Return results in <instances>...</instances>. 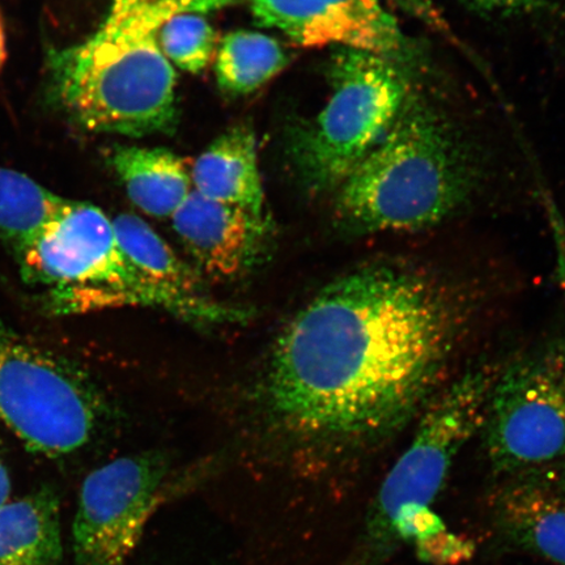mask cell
Returning a JSON list of instances; mask_svg holds the SVG:
<instances>
[{
	"label": "cell",
	"instance_id": "cell-1",
	"mask_svg": "<svg viewBox=\"0 0 565 565\" xmlns=\"http://www.w3.org/2000/svg\"><path fill=\"white\" fill-rule=\"evenodd\" d=\"M478 308L468 287L435 268L401 258L359 266L281 331L267 408L323 455L376 454L441 391Z\"/></svg>",
	"mask_w": 565,
	"mask_h": 565
},
{
	"label": "cell",
	"instance_id": "cell-2",
	"mask_svg": "<svg viewBox=\"0 0 565 565\" xmlns=\"http://www.w3.org/2000/svg\"><path fill=\"white\" fill-rule=\"evenodd\" d=\"M227 0H113L86 42L49 53L53 89L70 116L95 132L141 137L175 124V73L159 44L175 13L215 11Z\"/></svg>",
	"mask_w": 565,
	"mask_h": 565
},
{
	"label": "cell",
	"instance_id": "cell-3",
	"mask_svg": "<svg viewBox=\"0 0 565 565\" xmlns=\"http://www.w3.org/2000/svg\"><path fill=\"white\" fill-rule=\"evenodd\" d=\"M478 161L449 119L409 94L391 129L337 190L335 217L353 236L423 231L475 194Z\"/></svg>",
	"mask_w": 565,
	"mask_h": 565
},
{
	"label": "cell",
	"instance_id": "cell-4",
	"mask_svg": "<svg viewBox=\"0 0 565 565\" xmlns=\"http://www.w3.org/2000/svg\"><path fill=\"white\" fill-rule=\"evenodd\" d=\"M499 371L493 363L472 365L444 385L424 408L412 441L381 483L342 565H385L406 541L420 539L422 545L444 533L430 505L458 455L482 429Z\"/></svg>",
	"mask_w": 565,
	"mask_h": 565
},
{
	"label": "cell",
	"instance_id": "cell-5",
	"mask_svg": "<svg viewBox=\"0 0 565 565\" xmlns=\"http://www.w3.org/2000/svg\"><path fill=\"white\" fill-rule=\"evenodd\" d=\"M21 277L45 294L55 315L140 307L200 324L242 322L249 313L210 298H189L157 285L126 258L108 216L92 204L68 209L18 253Z\"/></svg>",
	"mask_w": 565,
	"mask_h": 565
},
{
	"label": "cell",
	"instance_id": "cell-6",
	"mask_svg": "<svg viewBox=\"0 0 565 565\" xmlns=\"http://www.w3.org/2000/svg\"><path fill=\"white\" fill-rule=\"evenodd\" d=\"M330 97L296 137L294 162L310 192L338 190L398 117L412 94L404 63L339 47L330 63Z\"/></svg>",
	"mask_w": 565,
	"mask_h": 565
},
{
	"label": "cell",
	"instance_id": "cell-7",
	"mask_svg": "<svg viewBox=\"0 0 565 565\" xmlns=\"http://www.w3.org/2000/svg\"><path fill=\"white\" fill-rule=\"evenodd\" d=\"M105 414L86 373L0 321V423L28 449L73 454L94 440Z\"/></svg>",
	"mask_w": 565,
	"mask_h": 565
},
{
	"label": "cell",
	"instance_id": "cell-8",
	"mask_svg": "<svg viewBox=\"0 0 565 565\" xmlns=\"http://www.w3.org/2000/svg\"><path fill=\"white\" fill-rule=\"evenodd\" d=\"M479 434L499 478L565 468V337L501 366Z\"/></svg>",
	"mask_w": 565,
	"mask_h": 565
},
{
	"label": "cell",
	"instance_id": "cell-9",
	"mask_svg": "<svg viewBox=\"0 0 565 565\" xmlns=\"http://www.w3.org/2000/svg\"><path fill=\"white\" fill-rule=\"evenodd\" d=\"M171 465L158 451L115 459L84 480L73 526L76 565H124L164 501Z\"/></svg>",
	"mask_w": 565,
	"mask_h": 565
},
{
	"label": "cell",
	"instance_id": "cell-10",
	"mask_svg": "<svg viewBox=\"0 0 565 565\" xmlns=\"http://www.w3.org/2000/svg\"><path fill=\"white\" fill-rule=\"evenodd\" d=\"M260 25L301 47L338 46L387 56L407 65L409 45L379 0H242Z\"/></svg>",
	"mask_w": 565,
	"mask_h": 565
},
{
	"label": "cell",
	"instance_id": "cell-11",
	"mask_svg": "<svg viewBox=\"0 0 565 565\" xmlns=\"http://www.w3.org/2000/svg\"><path fill=\"white\" fill-rule=\"evenodd\" d=\"M499 479L489 515L500 545L565 565V468Z\"/></svg>",
	"mask_w": 565,
	"mask_h": 565
},
{
	"label": "cell",
	"instance_id": "cell-12",
	"mask_svg": "<svg viewBox=\"0 0 565 565\" xmlns=\"http://www.w3.org/2000/svg\"><path fill=\"white\" fill-rule=\"evenodd\" d=\"M171 218L182 245L211 277L239 278L263 260L267 221L249 212L193 190Z\"/></svg>",
	"mask_w": 565,
	"mask_h": 565
},
{
	"label": "cell",
	"instance_id": "cell-13",
	"mask_svg": "<svg viewBox=\"0 0 565 565\" xmlns=\"http://www.w3.org/2000/svg\"><path fill=\"white\" fill-rule=\"evenodd\" d=\"M192 181L196 193L267 221L257 141L250 127H232L212 141L196 159Z\"/></svg>",
	"mask_w": 565,
	"mask_h": 565
},
{
	"label": "cell",
	"instance_id": "cell-14",
	"mask_svg": "<svg viewBox=\"0 0 565 565\" xmlns=\"http://www.w3.org/2000/svg\"><path fill=\"white\" fill-rule=\"evenodd\" d=\"M111 166L131 202L152 217H172L194 190L185 161L166 148H117Z\"/></svg>",
	"mask_w": 565,
	"mask_h": 565
},
{
	"label": "cell",
	"instance_id": "cell-15",
	"mask_svg": "<svg viewBox=\"0 0 565 565\" xmlns=\"http://www.w3.org/2000/svg\"><path fill=\"white\" fill-rule=\"evenodd\" d=\"M60 501L41 490L0 507V565H58Z\"/></svg>",
	"mask_w": 565,
	"mask_h": 565
},
{
	"label": "cell",
	"instance_id": "cell-16",
	"mask_svg": "<svg viewBox=\"0 0 565 565\" xmlns=\"http://www.w3.org/2000/svg\"><path fill=\"white\" fill-rule=\"evenodd\" d=\"M70 203L30 177L0 168V237L17 253L51 228Z\"/></svg>",
	"mask_w": 565,
	"mask_h": 565
},
{
	"label": "cell",
	"instance_id": "cell-17",
	"mask_svg": "<svg viewBox=\"0 0 565 565\" xmlns=\"http://www.w3.org/2000/svg\"><path fill=\"white\" fill-rule=\"evenodd\" d=\"M111 223L126 258L148 279L189 298H207L200 275L177 257L150 224L132 214L119 215Z\"/></svg>",
	"mask_w": 565,
	"mask_h": 565
},
{
	"label": "cell",
	"instance_id": "cell-18",
	"mask_svg": "<svg viewBox=\"0 0 565 565\" xmlns=\"http://www.w3.org/2000/svg\"><path fill=\"white\" fill-rule=\"evenodd\" d=\"M287 63V54L271 35L233 32L225 35L216 54L217 84L230 95H249L273 81Z\"/></svg>",
	"mask_w": 565,
	"mask_h": 565
},
{
	"label": "cell",
	"instance_id": "cell-19",
	"mask_svg": "<svg viewBox=\"0 0 565 565\" xmlns=\"http://www.w3.org/2000/svg\"><path fill=\"white\" fill-rule=\"evenodd\" d=\"M159 44L172 66L200 74L215 53L216 33L202 13L180 12L162 24Z\"/></svg>",
	"mask_w": 565,
	"mask_h": 565
},
{
	"label": "cell",
	"instance_id": "cell-20",
	"mask_svg": "<svg viewBox=\"0 0 565 565\" xmlns=\"http://www.w3.org/2000/svg\"><path fill=\"white\" fill-rule=\"evenodd\" d=\"M470 9L484 13H500V15H514V13L532 12L543 9L553 0H461Z\"/></svg>",
	"mask_w": 565,
	"mask_h": 565
},
{
	"label": "cell",
	"instance_id": "cell-21",
	"mask_svg": "<svg viewBox=\"0 0 565 565\" xmlns=\"http://www.w3.org/2000/svg\"><path fill=\"white\" fill-rule=\"evenodd\" d=\"M11 492V480L9 477V471H7L6 466L2 461H0V507L7 503L9 500Z\"/></svg>",
	"mask_w": 565,
	"mask_h": 565
},
{
	"label": "cell",
	"instance_id": "cell-22",
	"mask_svg": "<svg viewBox=\"0 0 565 565\" xmlns=\"http://www.w3.org/2000/svg\"><path fill=\"white\" fill-rule=\"evenodd\" d=\"M7 52H6V39L2 26V21H0V68H2L3 63L6 61Z\"/></svg>",
	"mask_w": 565,
	"mask_h": 565
}]
</instances>
